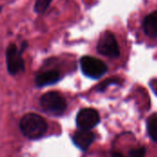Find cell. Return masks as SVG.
Here are the masks:
<instances>
[{
    "label": "cell",
    "instance_id": "7c38bea8",
    "mask_svg": "<svg viewBox=\"0 0 157 157\" xmlns=\"http://www.w3.org/2000/svg\"><path fill=\"white\" fill-rule=\"evenodd\" d=\"M119 83V79H116V78H110V79H107L106 81H104L103 83H101L98 87L97 89L100 92L104 91L110 85H113V84H118Z\"/></svg>",
    "mask_w": 157,
    "mask_h": 157
},
{
    "label": "cell",
    "instance_id": "5b68a950",
    "mask_svg": "<svg viewBox=\"0 0 157 157\" xmlns=\"http://www.w3.org/2000/svg\"><path fill=\"white\" fill-rule=\"evenodd\" d=\"M97 51L99 54L116 59L121 55V48L115 35L111 31H105L99 37L97 44Z\"/></svg>",
    "mask_w": 157,
    "mask_h": 157
},
{
    "label": "cell",
    "instance_id": "7a4b0ae2",
    "mask_svg": "<svg viewBox=\"0 0 157 157\" xmlns=\"http://www.w3.org/2000/svg\"><path fill=\"white\" fill-rule=\"evenodd\" d=\"M28 47V43L24 41L20 48H18L16 44L11 43L6 48V68L8 73L11 75H16L20 72L25 70V62L23 60L22 54L25 49Z\"/></svg>",
    "mask_w": 157,
    "mask_h": 157
},
{
    "label": "cell",
    "instance_id": "9c48e42d",
    "mask_svg": "<svg viewBox=\"0 0 157 157\" xmlns=\"http://www.w3.org/2000/svg\"><path fill=\"white\" fill-rule=\"evenodd\" d=\"M143 29L146 36L157 38V10L147 15L143 21Z\"/></svg>",
    "mask_w": 157,
    "mask_h": 157
},
{
    "label": "cell",
    "instance_id": "52a82bcc",
    "mask_svg": "<svg viewBox=\"0 0 157 157\" xmlns=\"http://www.w3.org/2000/svg\"><path fill=\"white\" fill-rule=\"evenodd\" d=\"M95 140V134L91 131L79 130L75 132L73 136V142L76 147L82 151H86Z\"/></svg>",
    "mask_w": 157,
    "mask_h": 157
},
{
    "label": "cell",
    "instance_id": "9a60e30c",
    "mask_svg": "<svg viewBox=\"0 0 157 157\" xmlns=\"http://www.w3.org/2000/svg\"><path fill=\"white\" fill-rule=\"evenodd\" d=\"M154 92H155V93L157 95V83H156V85H155V86L154 87Z\"/></svg>",
    "mask_w": 157,
    "mask_h": 157
},
{
    "label": "cell",
    "instance_id": "5bb4252c",
    "mask_svg": "<svg viewBox=\"0 0 157 157\" xmlns=\"http://www.w3.org/2000/svg\"><path fill=\"white\" fill-rule=\"evenodd\" d=\"M111 157H124L121 153H118V152H116V153H113L112 154V155Z\"/></svg>",
    "mask_w": 157,
    "mask_h": 157
},
{
    "label": "cell",
    "instance_id": "ba28073f",
    "mask_svg": "<svg viewBox=\"0 0 157 157\" xmlns=\"http://www.w3.org/2000/svg\"><path fill=\"white\" fill-rule=\"evenodd\" d=\"M61 78L60 73L57 70H50L38 75L35 77V84L39 87L53 85Z\"/></svg>",
    "mask_w": 157,
    "mask_h": 157
},
{
    "label": "cell",
    "instance_id": "6da1fadb",
    "mask_svg": "<svg viewBox=\"0 0 157 157\" xmlns=\"http://www.w3.org/2000/svg\"><path fill=\"white\" fill-rule=\"evenodd\" d=\"M19 128L24 136L31 140H37L46 134L48 124L41 116L35 113H28L22 117Z\"/></svg>",
    "mask_w": 157,
    "mask_h": 157
},
{
    "label": "cell",
    "instance_id": "3957f363",
    "mask_svg": "<svg viewBox=\"0 0 157 157\" xmlns=\"http://www.w3.org/2000/svg\"><path fill=\"white\" fill-rule=\"evenodd\" d=\"M80 68L86 77L92 79H98L108 72V66L103 61L88 55L80 59Z\"/></svg>",
    "mask_w": 157,
    "mask_h": 157
},
{
    "label": "cell",
    "instance_id": "4fadbf2b",
    "mask_svg": "<svg viewBox=\"0 0 157 157\" xmlns=\"http://www.w3.org/2000/svg\"><path fill=\"white\" fill-rule=\"evenodd\" d=\"M146 149L145 147H139L130 152V157H145Z\"/></svg>",
    "mask_w": 157,
    "mask_h": 157
},
{
    "label": "cell",
    "instance_id": "8fae6325",
    "mask_svg": "<svg viewBox=\"0 0 157 157\" xmlns=\"http://www.w3.org/2000/svg\"><path fill=\"white\" fill-rule=\"evenodd\" d=\"M52 0H36L34 3V12L36 14H43L50 6Z\"/></svg>",
    "mask_w": 157,
    "mask_h": 157
},
{
    "label": "cell",
    "instance_id": "30bf717a",
    "mask_svg": "<svg viewBox=\"0 0 157 157\" xmlns=\"http://www.w3.org/2000/svg\"><path fill=\"white\" fill-rule=\"evenodd\" d=\"M147 132L151 139L157 143V113L151 115L147 120Z\"/></svg>",
    "mask_w": 157,
    "mask_h": 157
},
{
    "label": "cell",
    "instance_id": "277c9868",
    "mask_svg": "<svg viewBox=\"0 0 157 157\" xmlns=\"http://www.w3.org/2000/svg\"><path fill=\"white\" fill-rule=\"evenodd\" d=\"M40 106L48 114L59 116L66 109V102L63 97L55 91L45 93L40 98Z\"/></svg>",
    "mask_w": 157,
    "mask_h": 157
},
{
    "label": "cell",
    "instance_id": "8992f818",
    "mask_svg": "<svg viewBox=\"0 0 157 157\" xmlns=\"http://www.w3.org/2000/svg\"><path fill=\"white\" fill-rule=\"evenodd\" d=\"M99 121V114L94 109H83L76 116V125L79 130L90 131L98 124Z\"/></svg>",
    "mask_w": 157,
    "mask_h": 157
}]
</instances>
